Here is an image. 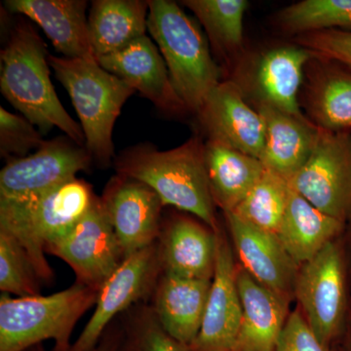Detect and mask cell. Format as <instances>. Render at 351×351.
Wrapping results in <instances>:
<instances>
[{"label":"cell","instance_id":"9c48e42d","mask_svg":"<svg viewBox=\"0 0 351 351\" xmlns=\"http://www.w3.org/2000/svg\"><path fill=\"white\" fill-rule=\"evenodd\" d=\"M93 162L86 147L68 136L45 143L29 156L7 161L0 172V199L24 200L75 179Z\"/></svg>","mask_w":351,"mask_h":351},{"label":"cell","instance_id":"8fae6325","mask_svg":"<svg viewBox=\"0 0 351 351\" xmlns=\"http://www.w3.org/2000/svg\"><path fill=\"white\" fill-rule=\"evenodd\" d=\"M159 267L158 247L156 244L123 260L99 290L94 313L69 351L93 350L110 321L149 294Z\"/></svg>","mask_w":351,"mask_h":351},{"label":"cell","instance_id":"603a6c76","mask_svg":"<svg viewBox=\"0 0 351 351\" xmlns=\"http://www.w3.org/2000/svg\"><path fill=\"white\" fill-rule=\"evenodd\" d=\"M205 164L215 205L225 214L239 206L265 171L257 157L213 141L205 143Z\"/></svg>","mask_w":351,"mask_h":351},{"label":"cell","instance_id":"9a60e30c","mask_svg":"<svg viewBox=\"0 0 351 351\" xmlns=\"http://www.w3.org/2000/svg\"><path fill=\"white\" fill-rule=\"evenodd\" d=\"M97 62L140 92L161 112L175 115L189 112L176 93L162 55L149 36H142L123 49L98 58Z\"/></svg>","mask_w":351,"mask_h":351},{"label":"cell","instance_id":"d4e9b609","mask_svg":"<svg viewBox=\"0 0 351 351\" xmlns=\"http://www.w3.org/2000/svg\"><path fill=\"white\" fill-rule=\"evenodd\" d=\"M343 223L319 211L290 186L287 208L277 237L293 261L302 265L332 241Z\"/></svg>","mask_w":351,"mask_h":351},{"label":"cell","instance_id":"d590c367","mask_svg":"<svg viewBox=\"0 0 351 351\" xmlns=\"http://www.w3.org/2000/svg\"><path fill=\"white\" fill-rule=\"evenodd\" d=\"M232 351H237V350H232Z\"/></svg>","mask_w":351,"mask_h":351},{"label":"cell","instance_id":"5b68a950","mask_svg":"<svg viewBox=\"0 0 351 351\" xmlns=\"http://www.w3.org/2000/svg\"><path fill=\"white\" fill-rule=\"evenodd\" d=\"M48 63L71 97L93 161L108 167L115 158L113 127L135 90L95 60L49 54Z\"/></svg>","mask_w":351,"mask_h":351},{"label":"cell","instance_id":"e0dca14e","mask_svg":"<svg viewBox=\"0 0 351 351\" xmlns=\"http://www.w3.org/2000/svg\"><path fill=\"white\" fill-rule=\"evenodd\" d=\"M8 10L36 23L57 52L69 59L97 61L90 41L84 0H7Z\"/></svg>","mask_w":351,"mask_h":351},{"label":"cell","instance_id":"e575fe53","mask_svg":"<svg viewBox=\"0 0 351 351\" xmlns=\"http://www.w3.org/2000/svg\"><path fill=\"white\" fill-rule=\"evenodd\" d=\"M122 336L119 334L104 335L100 343L92 351H119L121 345ZM43 351V350H38Z\"/></svg>","mask_w":351,"mask_h":351},{"label":"cell","instance_id":"4dcf8cb0","mask_svg":"<svg viewBox=\"0 0 351 351\" xmlns=\"http://www.w3.org/2000/svg\"><path fill=\"white\" fill-rule=\"evenodd\" d=\"M45 143L43 134L25 117L0 108V154L10 159L22 158Z\"/></svg>","mask_w":351,"mask_h":351},{"label":"cell","instance_id":"836d02e7","mask_svg":"<svg viewBox=\"0 0 351 351\" xmlns=\"http://www.w3.org/2000/svg\"><path fill=\"white\" fill-rule=\"evenodd\" d=\"M274 351H327L304 314L295 311L288 316Z\"/></svg>","mask_w":351,"mask_h":351},{"label":"cell","instance_id":"ba28073f","mask_svg":"<svg viewBox=\"0 0 351 351\" xmlns=\"http://www.w3.org/2000/svg\"><path fill=\"white\" fill-rule=\"evenodd\" d=\"M45 252L68 263L77 282L98 291L124 260L107 211L98 196L89 211L68 232L48 244Z\"/></svg>","mask_w":351,"mask_h":351},{"label":"cell","instance_id":"83f0119b","mask_svg":"<svg viewBox=\"0 0 351 351\" xmlns=\"http://www.w3.org/2000/svg\"><path fill=\"white\" fill-rule=\"evenodd\" d=\"M290 186L265 168L262 179L230 213L254 228L277 235L287 208Z\"/></svg>","mask_w":351,"mask_h":351},{"label":"cell","instance_id":"d6a6232c","mask_svg":"<svg viewBox=\"0 0 351 351\" xmlns=\"http://www.w3.org/2000/svg\"><path fill=\"white\" fill-rule=\"evenodd\" d=\"M297 43L316 57L332 60L351 69V32L327 29L298 36Z\"/></svg>","mask_w":351,"mask_h":351},{"label":"cell","instance_id":"f546056e","mask_svg":"<svg viewBox=\"0 0 351 351\" xmlns=\"http://www.w3.org/2000/svg\"><path fill=\"white\" fill-rule=\"evenodd\" d=\"M38 276L19 242L0 230V289L19 297L39 295Z\"/></svg>","mask_w":351,"mask_h":351},{"label":"cell","instance_id":"8992f818","mask_svg":"<svg viewBox=\"0 0 351 351\" xmlns=\"http://www.w3.org/2000/svg\"><path fill=\"white\" fill-rule=\"evenodd\" d=\"M98 290L77 282L50 295L0 298V351H27L47 339L71 350L76 323L96 304Z\"/></svg>","mask_w":351,"mask_h":351},{"label":"cell","instance_id":"1f68e13d","mask_svg":"<svg viewBox=\"0 0 351 351\" xmlns=\"http://www.w3.org/2000/svg\"><path fill=\"white\" fill-rule=\"evenodd\" d=\"M119 351H189L163 329L156 315L136 319L122 337Z\"/></svg>","mask_w":351,"mask_h":351},{"label":"cell","instance_id":"f1b7e54d","mask_svg":"<svg viewBox=\"0 0 351 351\" xmlns=\"http://www.w3.org/2000/svg\"><path fill=\"white\" fill-rule=\"evenodd\" d=\"M284 31L301 34L339 29L351 32V0H302L278 14Z\"/></svg>","mask_w":351,"mask_h":351},{"label":"cell","instance_id":"cb8c5ba5","mask_svg":"<svg viewBox=\"0 0 351 351\" xmlns=\"http://www.w3.org/2000/svg\"><path fill=\"white\" fill-rule=\"evenodd\" d=\"M149 1L95 0L88 18L95 56H107L147 36Z\"/></svg>","mask_w":351,"mask_h":351},{"label":"cell","instance_id":"484cf974","mask_svg":"<svg viewBox=\"0 0 351 351\" xmlns=\"http://www.w3.org/2000/svg\"><path fill=\"white\" fill-rule=\"evenodd\" d=\"M307 108L318 128L334 132L350 129V73L329 69L314 76L307 91Z\"/></svg>","mask_w":351,"mask_h":351},{"label":"cell","instance_id":"2e32d148","mask_svg":"<svg viewBox=\"0 0 351 351\" xmlns=\"http://www.w3.org/2000/svg\"><path fill=\"white\" fill-rule=\"evenodd\" d=\"M226 216L243 269L258 283L287 299L295 288L299 265L277 235L254 228L232 213Z\"/></svg>","mask_w":351,"mask_h":351},{"label":"cell","instance_id":"5bb4252c","mask_svg":"<svg viewBox=\"0 0 351 351\" xmlns=\"http://www.w3.org/2000/svg\"><path fill=\"white\" fill-rule=\"evenodd\" d=\"M216 261L199 334L189 351H232L239 338L242 306L230 245L216 230Z\"/></svg>","mask_w":351,"mask_h":351},{"label":"cell","instance_id":"4316f807","mask_svg":"<svg viewBox=\"0 0 351 351\" xmlns=\"http://www.w3.org/2000/svg\"><path fill=\"white\" fill-rule=\"evenodd\" d=\"M182 5L195 14L207 32L214 50L223 57L232 56L243 45L246 0H184Z\"/></svg>","mask_w":351,"mask_h":351},{"label":"cell","instance_id":"6da1fadb","mask_svg":"<svg viewBox=\"0 0 351 351\" xmlns=\"http://www.w3.org/2000/svg\"><path fill=\"white\" fill-rule=\"evenodd\" d=\"M46 44L29 23H17L1 50L0 89L7 101L41 134L54 127L76 144L86 147L82 127L58 98L50 78Z\"/></svg>","mask_w":351,"mask_h":351},{"label":"cell","instance_id":"44dd1931","mask_svg":"<svg viewBox=\"0 0 351 351\" xmlns=\"http://www.w3.org/2000/svg\"><path fill=\"white\" fill-rule=\"evenodd\" d=\"M216 232L188 218L175 219L158 247L164 274L182 278L212 280L216 261Z\"/></svg>","mask_w":351,"mask_h":351},{"label":"cell","instance_id":"7a4b0ae2","mask_svg":"<svg viewBox=\"0 0 351 351\" xmlns=\"http://www.w3.org/2000/svg\"><path fill=\"white\" fill-rule=\"evenodd\" d=\"M113 165L117 174L154 189L164 206L195 215L212 230H218L205 164V143L199 136L169 151H158L152 145H133L120 152Z\"/></svg>","mask_w":351,"mask_h":351},{"label":"cell","instance_id":"7402d4cb","mask_svg":"<svg viewBox=\"0 0 351 351\" xmlns=\"http://www.w3.org/2000/svg\"><path fill=\"white\" fill-rule=\"evenodd\" d=\"M314 55L304 47L276 48L258 59L253 75L258 104H265L283 112L304 115L299 104V91L304 69Z\"/></svg>","mask_w":351,"mask_h":351},{"label":"cell","instance_id":"3957f363","mask_svg":"<svg viewBox=\"0 0 351 351\" xmlns=\"http://www.w3.org/2000/svg\"><path fill=\"white\" fill-rule=\"evenodd\" d=\"M147 31L162 55L171 82L189 112L196 113L221 82V69L197 23L170 0H149Z\"/></svg>","mask_w":351,"mask_h":351},{"label":"cell","instance_id":"30bf717a","mask_svg":"<svg viewBox=\"0 0 351 351\" xmlns=\"http://www.w3.org/2000/svg\"><path fill=\"white\" fill-rule=\"evenodd\" d=\"M294 291L306 322L327 346L338 332L345 311V272L338 245L330 242L302 265Z\"/></svg>","mask_w":351,"mask_h":351},{"label":"cell","instance_id":"d6986e66","mask_svg":"<svg viewBox=\"0 0 351 351\" xmlns=\"http://www.w3.org/2000/svg\"><path fill=\"white\" fill-rule=\"evenodd\" d=\"M237 282L242 318L233 350H276L288 318L287 299L258 283L243 269L237 271Z\"/></svg>","mask_w":351,"mask_h":351},{"label":"cell","instance_id":"277c9868","mask_svg":"<svg viewBox=\"0 0 351 351\" xmlns=\"http://www.w3.org/2000/svg\"><path fill=\"white\" fill-rule=\"evenodd\" d=\"M96 197L88 182L75 178L27 199H0V230L19 242L38 278L49 282L53 271L45 258L46 247L73 228Z\"/></svg>","mask_w":351,"mask_h":351},{"label":"cell","instance_id":"7c38bea8","mask_svg":"<svg viewBox=\"0 0 351 351\" xmlns=\"http://www.w3.org/2000/svg\"><path fill=\"white\" fill-rule=\"evenodd\" d=\"M124 260L154 244L160 230L162 201L145 182L117 174L101 197Z\"/></svg>","mask_w":351,"mask_h":351},{"label":"cell","instance_id":"52a82bcc","mask_svg":"<svg viewBox=\"0 0 351 351\" xmlns=\"http://www.w3.org/2000/svg\"><path fill=\"white\" fill-rule=\"evenodd\" d=\"M314 207L343 221L351 211V137L319 128L311 156L288 182Z\"/></svg>","mask_w":351,"mask_h":351},{"label":"cell","instance_id":"ffe728a7","mask_svg":"<svg viewBox=\"0 0 351 351\" xmlns=\"http://www.w3.org/2000/svg\"><path fill=\"white\" fill-rule=\"evenodd\" d=\"M211 284L164 274L157 285L154 315L169 336L188 348L199 334Z\"/></svg>","mask_w":351,"mask_h":351},{"label":"cell","instance_id":"ac0fdd59","mask_svg":"<svg viewBox=\"0 0 351 351\" xmlns=\"http://www.w3.org/2000/svg\"><path fill=\"white\" fill-rule=\"evenodd\" d=\"M265 124V144L260 160L267 169L290 181L311 154L319 128L304 115H295L257 104Z\"/></svg>","mask_w":351,"mask_h":351},{"label":"cell","instance_id":"4fadbf2b","mask_svg":"<svg viewBox=\"0 0 351 351\" xmlns=\"http://www.w3.org/2000/svg\"><path fill=\"white\" fill-rule=\"evenodd\" d=\"M196 115L208 141L261 158L265 124L258 110L245 100L239 83L232 80L219 82Z\"/></svg>","mask_w":351,"mask_h":351}]
</instances>
